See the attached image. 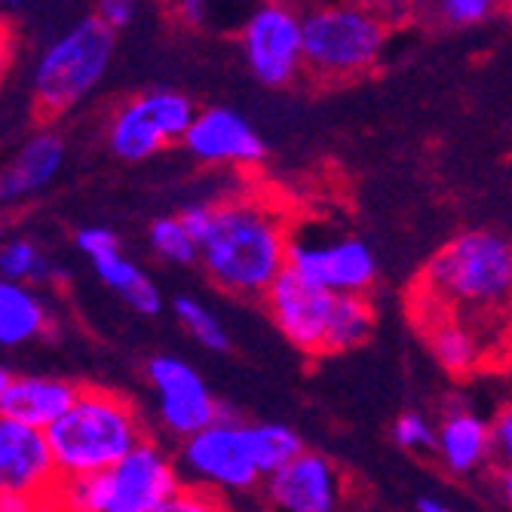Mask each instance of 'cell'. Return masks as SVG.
I'll use <instances>...</instances> for the list:
<instances>
[{"instance_id": "28", "label": "cell", "mask_w": 512, "mask_h": 512, "mask_svg": "<svg viewBox=\"0 0 512 512\" xmlns=\"http://www.w3.org/2000/svg\"><path fill=\"white\" fill-rule=\"evenodd\" d=\"M494 4L491 0H442L436 7L439 19L451 28H473L482 25L494 16Z\"/></svg>"}, {"instance_id": "37", "label": "cell", "mask_w": 512, "mask_h": 512, "mask_svg": "<svg viewBox=\"0 0 512 512\" xmlns=\"http://www.w3.org/2000/svg\"><path fill=\"white\" fill-rule=\"evenodd\" d=\"M40 512H65V509H62V506H59L56 500H50V503H46V506H43Z\"/></svg>"}, {"instance_id": "34", "label": "cell", "mask_w": 512, "mask_h": 512, "mask_svg": "<svg viewBox=\"0 0 512 512\" xmlns=\"http://www.w3.org/2000/svg\"><path fill=\"white\" fill-rule=\"evenodd\" d=\"M10 56H13V31L4 19H0V77H4V71L10 65Z\"/></svg>"}, {"instance_id": "27", "label": "cell", "mask_w": 512, "mask_h": 512, "mask_svg": "<svg viewBox=\"0 0 512 512\" xmlns=\"http://www.w3.org/2000/svg\"><path fill=\"white\" fill-rule=\"evenodd\" d=\"M157 512H230L221 494L197 488V485H181Z\"/></svg>"}, {"instance_id": "4", "label": "cell", "mask_w": 512, "mask_h": 512, "mask_svg": "<svg viewBox=\"0 0 512 512\" xmlns=\"http://www.w3.org/2000/svg\"><path fill=\"white\" fill-rule=\"evenodd\" d=\"M264 307L283 338L307 356H335L368 341L375 307L368 295L325 292L286 270L267 292Z\"/></svg>"}, {"instance_id": "21", "label": "cell", "mask_w": 512, "mask_h": 512, "mask_svg": "<svg viewBox=\"0 0 512 512\" xmlns=\"http://www.w3.org/2000/svg\"><path fill=\"white\" fill-rule=\"evenodd\" d=\"M53 316L22 283L0 279V347H22L50 332Z\"/></svg>"}, {"instance_id": "26", "label": "cell", "mask_w": 512, "mask_h": 512, "mask_svg": "<svg viewBox=\"0 0 512 512\" xmlns=\"http://www.w3.org/2000/svg\"><path fill=\"white\" fill-rule=\"evenodd\" d=\"M393 442L411 454H424V451H436V424L421 411H402L393 430H390Z\"/></svg>"}, {"instance_id": "25", "label": "cell", "mask_w": 512, "mask_h": 512, "mask_svg": "<svg viewBox=\"0 0 512 512\" xmlns=\"http://www.w3.org/2000/svg\"><path fill=\"white\" fill-rule=\"evenodd\" d=\"M255 448H258L264 479L273 476L276 470H283L301 451H307L301 436L286 424H255Z\"/></svg>"}, {"instance_id": "14", "label": "cell", "mask_w": 512, "mask_h": 512, "mask_svg": "<svg viewBox=\"0 0 512 512\" xmlns=\"http://www.w3.org/2000/svg\"><path fill=\"white\" fill-rule=\"evenodd\" d=\"M59 485L62 476L46 433L0 414V494L56 500Z\"/></svg>"}, {"instance_id": "16", "label": "cell", "mask_w": 512, "mask_h": 512, "mask_svg": "<svg viewBox=\"0 0 512 512\" xmlns=\"http://www.w3.org/2000/svg\"><path fill=\"white\" fill-rule=\"evenodd\" d=\"M74 243L89 258V264L96 267L102 283L108 289H114L117 295H123V301L132 310L145 313V316L160 313V307H163L160 289L154 286V279L142 267L123 255L114 230H108V227H83V230H77Z\"/></svg>"}, {"instance_id": "11", "label": "cell", "mask_w": 512, "mask_h": 512, "mask_svg": "<svg viewBox=\"0 0 512 512\" xmlns=\"http://www.w3.org/2000/svg\"><path fill=\"white\" fill-rule=\"evenodd\" d=\"M289 270L325 292L368 295L378 279V258L368 243L350 234L329 237V243L292 237Z\"/></svg>"}, {"instance_id": "22", "label": "cell", "mask_w": 512, "mask_h": 512, "mask_svg": "<svg viewBox=\"0 0 512 512\" xmlns=\"http://www.w3.org/2000/svg\"><path fill=\"white\" fill-rule=\"evenodd\" d=\"M56 264H50L40 249L31 240H7L0 246V279H10V283L34 286V283H50L56 276Z\"/></svg>"}, {"instance_id": "15", "label": "cell", "mask_w": 512, "mask_h": 512, "mask_svg": "<svg viewBox=\"0 0 512 512\" xmlns=\"http://www.w3.org/2000/svg\"><path fill=\"white\" fill-rule=\"evenodd\" d=\"M181 145L206 166L252 169L267 157V145L258 129L240 111L230 108H203Z\"/></svg>"}, {"instance_id": "2", "label": "cell", "mask_w": 512, "mask_h": 512, "mask_svg": "<svg viewBox=\"0 0 512 512\" xmlns=\"http://www.w3.org/2000/svg\"><path fill=\"white\" fill-rule=\"evenodd\" d=\"M436 313L488 329L494 316L512 313V240L494 230H467L442 246L421 279Z\"/></svg>"}, {"instance_id": "24", "label": "cell", "mask_w": 512, "mask_h": 512, "mask_svg": "<svg viewBox=\"0 0 512 512\" xmlns=\"http://www.w3.org/2000/svg\"><path fill=\"white\" fill-rule=\"evenodd\" d=\"M148 243L157 258L169 264H200V243L191 237V230L181 224L178 215L157 218L148 230Z\"/></svg>"}, {"instance_id": "36", "label": "cell", "mask_w": 512, "mask_h": 512, "mask_svg": "<svg viewBox=\"0 0 512 512\" xmlns=\"http://www.w3.org/2000/svg\"><path fill=\"white\" fill-rule=\"evenodd\" d=\"M13 384V375L7 368H0V414H4V402H7V390Z\"/></svg>"}, {"instance_id": "9", "label": "cell", "mask_w": 512, "mask_h": 512, "mask_svg": "<svg viewBox=\"0 0 512 512\" xmlns=\"http://www.w3.org/2000/svg\"><path fill=\"white\" fill-rule=\"evenodd\" d=\"M194 102L178 89H148L123 102L108 123V145L114 157L142 163L169 145L184 142L197 120Z\"/></svg>"}, {"instance_id": "39", "label": "cell", "mask_w": 512, "mask_h": 512, "mask_svg": "<svg viewBox=\"0 0 512 512\" xmlns=\"http://www.w3.org/2000/svg\"><path fill=\"white\" fill-rule=\"evenodd\" d=\"M509 304H512V301H509Z\"/></svg>"}, {"instance_id": "6", "label": "cell", "mask_w": 512, "mask_h": 512, "mask_svg": "<svg viewBox=\"0 0 512 512\" xmlns=\"http://www.w3.org/2000/svg\"><path fill=\"white\" fill-rule=\"evenodd\" d=\"M114 43L117 34L105 28L96 13L59 34L34 68V111L43 120H56L80 105L105 77L114 59Z\"/></svg>"}, {"instance_id": "17", "label": "cell", "mask_w": 512, "mask_h": 512, "mask_svg": "<svg viewBox=\"0 0 512 512\" xmlns=\"http://www.w3.org/2000/svg\"><path fill=\"white\" fill-rule=\"evenodd\" d=\"M439 463L454 476H473L494 463L491 421L467 402H451L436 424V451Z\"/></svg>"}, {"instance_id": "12", "label": "cell", "mask_w": 512, "mask_h": 512, "mask_svg": "<svg viewBox=\"0 0 512 512\" xmlns=\"http://www.w3.org/2000/svg\"><path fill=\"white\" fill-rule=\"evenodd\" d=\"M148 384L157 399L160 424L175 439H191L200 430L212 427L218 417V399L200 371L178 356H154L145 368Z\"/></svg>"}, {"instance_id": "33", "label": "cell", "mask_w": 512, "mask_h": 512, "mask_svg": "<svg viewBox=\"0 0 512 512\" xmlns=\"http://www.w3.org/2000/svg\"><path fill=\"white\" fill-rule=\"evenodd\" d=\"M494 485H497V494H500V500H503V503L512 509V463H503V467H497Z\"/></svg>"}, {"instance_id": "38", "label": "cell", "mask_w": 512, "mask_h": 512, "mask_svg": "<svg viewBox=\"0 0 512 512\" xmlns=\"http://www.w3.org/2000/svg\"><path fill=\"white\" fill-rule=\"evenodd\" d=\"M7 240H4V224H0V246H4Z\"/></svg>"}, {"instance_id": "31", "label": "cell", "mask_w": 512, "mask_h": 512, "mask_svg": "<svg viewBox=\"0 0 512 512\" xmlns=\"http://www.w3.org/2000/svg\"><path fill=\"white\" fill-rule=\"evenodd\" d=\"M175 19L188 28H200L209 19V4H203V0H181L175 7Z\"/></svg>"}, {"instance_id": "1", "label": "cell", "mask_w": 512, "mask_h": 512, "mask_svg": "<svg viewBox=\"0 0 512 512\" xmlns=\"http://www.w3.org/2000/svg\"><path fill=\"white\" fill-rule=\"evenodd\" d=\"M292 224L289 215L264 197L246 194L212 203L200 237V264L224 292L261 301L289 270Z\"/></svg>"}, {"instance_id": "29", "label": "cell", "mask_w": 512, "mask_h": 512, "mask_svg": "<svg viewBox=\"0 0 512 512\" xmlns=\"http://www.w3.org/2000/svg\"><path fill=\"white\" fill-rule=\"evenodd\" d=\"M491 439H494V460L497 467L512 463V399L500 405V411L491 421Z\"/></svg>"}, {"instance_id": "19", "label": "cell", "mask_w": 512, "mask_h": 512, "mask_svg": "<svg viewBox=\"0 0 512 512\" xmlns=\"http://www.w3.org/2000/svg\"><path fill=\"white\" fill-rule=\"evenodd\" d=\"M80 396V384L65 378H46V375H22L13 378L4 402V414L19 424L34 430H50L71 411Z\"/></svg>"}, {"instance_id": "32", "label": "cell", "mask_w": 512, "mask_h": 512, "mask_svg": "<svg viewBox=\"0 0 512 512\" xmlns=\"http://www.w3.org/2000/svg\"><path fill=\"white\" fill-rule=\"evenodd\" d=\"M50 500H37L28 494H0V512H40Z\"/></svg>"}, {"instance_id": "13", "label": "cell", "mask_w": 512, "mask_h": 512, "mask_svg": "<svg viewBox=\"0 0 512 512\" xmlns=\"http://www.w3.org/2000/svg\"><path fill=\"white\" fill-rule=\"evenodd\" d=\"M273 512H347V482L338 463L316 451H301L292 463L264 479Z\"/></svg>"}, {"instance_id": "30", "label": "cell", "mask_w": 512, "mask_h": 512, "mask_svg": "<svg viewBox=\"0 0 512 512\" xmlns=\"http://www.w3.org/2000/svg\"><path fill=\"white\" fill-rule=\"evenodd\" d=\"M96 16L105 28H111L117 34L135 22V4L132 0H102V4L96 7Z\"/></svg>"}, {"instance_id": "7", "label": "cell", "mask_w": 512, "mask_h": 512, "mask_svg": "<svg viewBox=\"0 0 512 512\" xmlns=\"http://www.w3.org/2000/svg\"><path fill=\"white\" fill-rule=\"evenodd\" d=\"M387 37V19L371 7H313L304 13V71L332 83L362 77L381 62Z\"/></svg>"}, {"instance_id": "3", "label": "cell", "mask_w": 512, "mask_h": 512, "mask_svg": "<svg viewBox=\"0 0 512 512\" xmlns=\"http://www.w3.org/2000/svg\"><path fill=\"white\" fill-rule=\"evenodd\" d=\"M62 482L96 476L148 442L138 408L114 390L80 387L77 402L46 430Z\"/></svg>"}, {"instance_id": "18", "label": "cell", "mask_w": 512, "mask_h": 512, "mask_svg": "<svg viewBox=\"0 0 512 512\" xmlns=\"http://www.w3.org/2000/svg\"><path fill=\"white\" fill-rule=\"evenodd\" d=\"M65 160V142L53 129H40L0 169V209L16 206L53 184Z\"/></svg>"}, {"instance_id": "10", "label": "cell", "mask_w": 512, "mask_h": 512, "mask_svg": "<svg viewBox=\"0 0 512 512\" xmlns=\"http://www.w3.org/2000/svg\"><path fill=\"white\" fill-rule=\"evenodd\" d=\"M240 50L264 86H289L304 74V13L286 4H261L240 31Z\"/></svg>"}, {"instance_id": "8", "label": "cell", "mask_w": 512, "mask_h": 512, "mask_svg": "<svg viewBox=\"0 0 512 512\" xmlns=\"http://www.w3.org/2000/svg\"><path fill=\"white\" fill-rule=\"evenodd\" d=\"M175 463L184 485H197L221 497L252 491L264 479L255 448V424H246L240 411L224 402H218L212 427L181 442Z\"/></svg>"}, {"instance_id": "23", "label": "cell", "mask_w": 512, "mask_h": 512, "mask_svg": "<svg viewBox=\"0 0 512 512\" xmlns=\"http://www.w3.org/2000/svg\"><path fill=\"white\" fill-rule=\"evenodd\" d=\"M172 313L175 319L181 322V329L188 332L200 347L212 350V353H224L230 350V335L224 329V322L197 298H188V295H181L172 301Z\"/></svg>"}, {"instance_id": "35", "label": "cell", "mask_w": 512, "mask_h": 512, "mask_svg": "<svg viewBox=\"0 0 512 512\" xmlns=\"http://www.w3.org/2000/svg\"><path fill=\"white\" fill-rule=\"evenodd\" d=\"M414 509H417V512H451V509H448L442 500H436V497H421Z\"/></svg>"}, {"instance_id": "5", "label": "cell", "mask_w": 512, "mask_h": 512, "mask_svg": "<svg viewBox=\"0 0 512 512\" xmlns=\"http://www.w3.org/2000/svg\"><path fill=\"white\" fill-rule=\"evenodd\" d=\"M181 485L178 463L148 439L114 467L62 482L56 503L65 512H157Z\"/></svg>"}, {"instance_id": "20", "label": "cell", "mask_w": 512, "mask_h": 512, "mask_svg": "<svg viewBox=\"0 0 512 512\" xmlns=\"http://www.w3.org/2000/svg\"><path fill=\"white\" fill-rule=\"evenodd\" d=\"M482 332L485 329L467 319L433 313V322L427 325V341L442 368H448L451 375H470L485 359Z\"/></svg>"}]
</instances>
